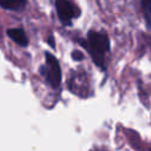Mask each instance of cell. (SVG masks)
Returning a JSON list of instances; mask_svg holds the SVG:
<instances>
[{"label": "cell", "instance_id": "1", "mask_svg": "<svg viewBox=\"0 0 151 151\" xmlns=\"http://www.w3.org/2000/svg\"><path fill=\"white\" fill-rule=\"evenodd\" d=\"M92 57L93 63L100 67L105 68V55L110 50V39L105 32L90 31L87 34V42L83 44Z\"/></svg>", "mask_w": 151, "mask_h": 151}, {"label": "cell", "instance_id": "2", "mask_svg": "<svg viewBox=\"0 0 151 151\" xmlns=\"http://www.w3.org/2000/svg\"><path fill=\"white\" fill-rule=\"evenodd\" d=\"M45 58H46V67L41 68L42 70L41 73L45 74L48 84L52 87L57 88L59 87L60 81H61V70H60L59 63L55 59V57L52 55L51 53H46Z\"/></svg>", "mask_w": 151, "mask_h": 151}, {"label": "cell", "instance_id": "3", "mask_svg": "<svg viewBox=\"0 0 151 151\" xmlns=\"http://www.w3.org/2000/svg\"><path fill=\"white\" fill-rule=\"evenodd\" d=\"M55 8H57L58 17L64 25H71L72 20L79 17V13H80L79 8L76 5H73L70 0H57Z\"/></svg>", "mask_w": 151, "mask_h": 151}, {"label": "cell", "instance_id": "4", "mask_svg": "<svg viewBox=\"0 0 151 151\" xmlns=\"http://www.w3.org/2000/svg\"><path fill=\"white\" fill-rule=\"evenodd\" d=\"M7 33H8V37L13 41L19 44L20 46H27L28 39H27V35L24 32V29H21V28H11V29H8Z\"/></svg>", "mask_w": 151, "mask_h": 151}, {"label": "cell", "instance_id": "5", "mask_svg": "<svg viewBox=\"0 0 151 151\" xmlns=\"http://www.w3.org/2000/svg\"><path fill=\"white\" fill-rule=\"evenodd\" d=\"M0 6L5 9L19 11L25 6V0H0Z\"/></svg>", "mask_w": 151, "mask_h": 151}, {"label": "cell", "instance_id": "6", "mask_svg": "<svg viewBox=\"0 0 151 151\" xmlns=\"http://www.w3.org/2000/svg\"><path fill=\"white\" fill-rule=\"evenodd\" d=\"M140 5L146 26L147 28H151V0H140Z\"/></svg>", "mask_w": 151, "mask_h": 151}, {"label": "cell", "instance_id": "7", "mask_svg": "<svg viewBox=\"0 0 151 151\" xmlns=\"http://www.w3.org/2000/svg\"><path fill=\"white\" fill-rule=\"evenodd\" d=\"M72 57L76 59V60H80V59H83V53H80L79 51H74L73 53H72Z\"/></svg>", "mask_w": 151, "mask_h": 151}]
</instances>
